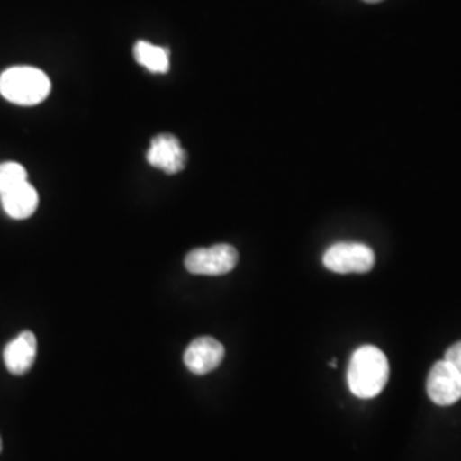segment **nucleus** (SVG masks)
<instances>
[{
  "label": "nucleus",
  "instance_id": "12",
  "mask_svg": "<svg viewBox=\"0 0 461 461\" xmlns=\"http://www.w3.org/2000/svg\"><path fill=\"white\" fill-rule=\"evenodd\" d=\"M445 361L451 364L461 376V342H456L446 350Z\"/></svg>",
  "mask_w": 461,
  "mask_h": 461
},
{
  "label": "nucleus",
  "instance_id": "5",
  "mask_svg": "<svg viewBox=\"0 0 461 461\" xmlns=\"http://www.w3.org/2000/svg\"><path fill=\"white\" fill-rule=\"evenodd\" d=\"M426 386L429 398L436 405L447 407L461 398L460 373L447 361H439L430 367Z\"/></svg>",
  "mask_w": 461,
  "mask_h": 461
},
{
  "label": "nucleus",
  "instance_id": "4",
  "mask_svg": "<svg viewBox=\"0 0 461 461\" xmlns=\"http://www.w3.org/2000/svg\"><path fill=\"white\" fill-rule=\"evenodd\" d=\"M238 258V249L230 245L197 248L186 255L185 267L195 276H224L236 267Z\"/></svg>",
  "mask_w": 461,
  "mask_h": 461
},
{
  "label": "nucleus",
  "instance_id": "10",
  "mask_svg": "<svg viewBox=\"0 0 461 461\" xmlns=\"http://www.w3.org/2000/svg\"><path fill=\"white\" fill-rule=\"evenodd\" d=\"M133 57L152 74H165L169 70V53L163 47H156L149 41H137L133 47Z\"/></svg>",
  "mask_w": 461,
  "mask_h": 461
},
{
  "label": "nucleus",
  "instance_id": "14",
  "mask_svg": "<svg viewBox=\"0 0 461 461\" xmlns=\"http://www.w3.org/2000/svg\"><path fill=\"white\" fill-rule=\"evenodd\" d=\"M330 366H331V367H337V361H335V359H331V361H330Z\"/></svg>",
  "mask_w": 461,
  "mask_h": 461
},
{
  "label": "nucleus",
  "instance_id": "11",
  "mask_svg": "<svg viewBox=\"0 0 461 461\" xmlns=\"http://www.w3.org/2000/svg\"><path fill=\"white\" fill-rule=\"evenodd\" d=\"M24 182H28V173H26L24 166L19 165V163L0 165V194Z\"/></svg>",
  "mask_w": 461,
  "mask_h": 461
},
{
  "label": "nucleus",
  "instance_id": "8",
  "mask_svg": "<svg viewBox=\"0 0 461 461\" xmlns=\"http://www.w3.org/2000/svg\"><path fill=\"white\" fill-rule=\"evenodd\" d=\"M36 337L33 331H23L4 348V363L11 375H26L36 359Z\"/></svg>",
  "mask_w": 461,
  "mask_h": 461
},
{
  "label": "nucleus",
  "instance_id": "13",
  "mask_svg": "<svg viewBox=\"0 0 461 461\" xmlns=\"http://www.w3.org/2000/svg\"><path fill=\"white\" fill-rule=\"evenodd\" d=\"M364 2H367V4H378L381 0H364Z\"/></svg>",
  "mask_w": 461,
  "mask_h": 461
},
{
  "label": "nucleus",
  "instance_id": "7",
  "mask_svg": "<svg viewBox=\"0 0 461 461\" xmlns=\"http://www.w3.org/2000/svg\"><path fill=\"white\" fill-rule=\"evenodd\" d=\"M148 161L149 165L163 169L167 175H175L186 166V152L175 135L159 133L150 142Z\"/></svg>",
  "mask_w": 461,
  "mask_h": 461
},
{
  "label": "nucleus",
  "instance_id": "6",
  "mask_svg": "<svg viewBox=\"0 0 461 461\" xmlns=\"http://www.w3.org/2000/svg\"><path fill=\"white\" fill-rule=\"evenodd\" d=\"M224 347L212 337H198L190 346L186 347L183 354L185 366L194 375H209L219 367V364L224 359Z\"/></svg>",
  "mask_w": 461,
  "mask_h": 461
},
{
  "label": "nucleus",
  "instance_id": "2",
  "mask_svg": "<svg viewBox=\"0 0 461 461\" xmlns=\"http://www.w3.org/2000/svg\"><path fill=\"white\" fill-rule=\"evenodd\" d=\"M49 76L36 67H11L0 76V95L19 106H34L49 98Z\"/></svg>",
  "mask_w": 461,
  "mask_h": 461
},
{
  "label": "nucleus",
  "instance_id": "9",
  "mask_svg": "<svg viewBox=\"0 0 461 461\" xmlns=\"http://www.w3.org/2000/svg\"><path fill=\"white\" fill-rule=\"evenodd\" d=\"M38 192L30 182L21 183L14 188L0 194V202L5 214L13 219H28L38 209Z\"/></svg>",
  "mask_w": 461,
  "mask_h": 461
},
{
  "label": "nucleus",
  "instance_id": "3",
  "mask_svg": "<svg viewBox=\"0 0 461 461\" xmlns=\"http://www.w3.org/2000/svg\"><path fill=\"white\" fill-rule=\"evenodd\" d=\"M323 265L335 274H366L375 267V251L363 243H335L325 251Z\"/></svg>",
  "mask_w": 461,
  "mask_h": 461
},
{
  "label": "nucleus",
  "instance_id": "1",
  "mask_svg": "<svg viewBox=\"0 0 461 461\" xmlns=\"http://www.w3.org/2000/svg\"><path fill=\"white\" fill-rule=\"evenodd\" d=\"M388 376L390 364L378 347H359L352 354L347 369V384L357 398L367 400L378 396L386 386Z\"/></svg>",
  "mask_w": 461,
  "mask_h": 461
},
{
  "label": "nucleus",
  "instance_id": "15",
  "mask_svg": "<svg viewBox=\"0 0 461 461\" xmlns=\"http://www.w3.org/2000/svg\"><path fill=\"white\" fill-rule=\"evenodd\" d=\"M0 451H2V439H0Z\"/></svg>",
  "mask_w": 461,
  "mask_h": 461
}]
</instances>
